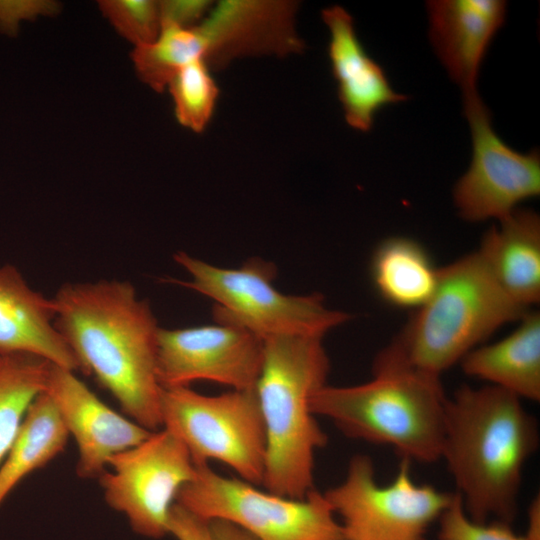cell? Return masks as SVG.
<instances>
[{"mask_svg":"<svg viewBox=\"0 0 540 540\" xmlns=\"http://www.w3.org/2000/svg\"><path fill=\"white\" fill-rule=\"evenodd\" d=\"M463 104L472 157L454 186V204L466 221H499L519 203L540 195V155L538 150L517 152L498 136L478 91L464 94Z\"/></svg>","mask_w":540,"mask_h":540,"instance_id":"cell-11","label":"cell"},{"mask_svg":"<svg viewBox=\"0 0 540 540\" xmlns=\"http://www.w3.org/2000/svg\"><path fill=\"white\" fill-rule=\"evenodd\" d=\"M215 540H257L241 528L223 520L209 522Z\"/></svg>","mask_w":540,"mask_h":540,"instance_id":"cell-30","label":"cell"},{"mask_svg":"<svg viewBox=\"0 0 540 540\" xmlns=\"http://www.w3.org/2000/svg\"><path fill=\"white\" fill-rule=\"evenodd\" d=\"M263 360L255 386L266 434L261 486L292 499L315 489V454L328 436L311 409L324 385L330 360L321 337L284 335L263 340Z\"/></svg>","mask_w":540,"mask_h":540,"instance_id":"cell-4","label":"cell"},{"mask_svg":"<svg viewBox=\"0 0 540 540\" xmlns=\"http://www.w3.org/2000/svg\"><path fill=\"white\" fill-rule=\"evenodd\" d=\"M196 473L189 451L165 428L108 462L98 478L108 506L122 513L138 535H168L170 510L179 490Z\"/></svg>","mask_w":540,"mask_h":540,"instance_id":"cell-10","label":"cell"},{"mask_svg":"<svg viewBox=\"0 0 540 540\" xmlns=\"http://www.w3.org/2000/svg\"><path fill=\"white\" fill-rule=\"evenodd\" d=\"M293 0H221L192 27L199 57L213 71L244 57H287L305 43L297 32Z\"/></svg>","mask_w":540,"mask_h":540,"instance_id":"cell-13","label":"cell"},{"mask_svg":"<svg viewBox=\"0 0 540 540\" xmlns=\"http://www.w3.org/2000/svg\"><path fill=\"white\" fill-rule=\"evenodd\" d=\"M51 365L30 354L0 357V465L17 436L28 407L45 390Z\"/></svg>","mask_w":540,"mask_h":540,"instance_id":"cell-22","label":"cell"},{"mask_svg":"<svg viewBox=\"0 0 540 540\" xmlns=\"http://www.w3.org/2000/svg\"><path fill=\"white\" fill-rule=\"evenodd\" d=\"M131 56L140 80L159 93L180 68L200 59L192 28L173 25H162L156 41L135 47Z\"/></svg>","mask_w":540,"mask_h":540,"instance_id":"cell-23","label":"cell"},{"mask_svg":"<svg viewBox=\"0 0 540 540\" xmlns=\"http://www.w3.org/2000/svg\"><path fill=\"white\" fill-rule=\"evenodd\" d=\"M438 521V540H528L525 535L516 534L510 524L470 519L457 492Z\"/></svg>","mask_w":540,"mask_h":540,"instance_id":"cell-26","label":"cell"},{"mask_svg":"<svg viewBox=\"0 0 540 540\" xmlns=\"http://www.w3.org/2000/svg\"><path fill=\"white\" fill-rule=\"evenodd\" d=\"M175 502L208 522L227 521L257 540H345L332 507L316 489L304 499L287 498L222 476L209 464L196 465L194 478Z\"/></svg>","mask_w":540,"mask_h":540,"instance_id":"cell-8","label":"cell"},{"mask_svg":"<svg viewBox=\"0 0 540 540\" xmlns=\"http://www.w3.org/2000/svg\"><path fill=\"white\" fill-rule=\"evenodd\" d=\"M69 433L54 402L41 392L28 407L17 436L0 465V506L30 473L61 454Z\"/></svg>","mask_w":540,"mask_h":540,"instance_id":"cell-21","label":"cell"},{"mask_svg":"<svg viewBox=\"0 0 540 540\" xmlns=\"http://www.w3.org/2000/svg\"><path fill=\"white\" fill-rule=\"evenodd\" d=\"M263 340L240 327L217 323L157 335L156 375L162 388L197 380L231 390L255 389L263 360Z\"/></svg>","mask_w":540,"mask_h":540,"instance_id":"cell-12","label":"cell"},{"mask_svg":"<svg viewBox=\"0 0 540 540\" xmlns=\"http://www.w3.org/2000/svg\"><path fill=\"white\" fill-rule=\"evenodd\" d=\"M323 494L340 518L345 540H428V528L455 496L415 483L405 458L393 481L382 486L365 454L352 456L344 480Z\"/></svg>","mask_w":540,"mask_h":540,"instance_id":"cell-9","label":"cell"},{"mask_svg":"<svg viewBox=\"0 0 540 540\" xmlns=\"http://www.w3.org/2000/svg\"><path fill=\"white\" fill-rule=\"evenodd\" d=\"M492 385L460 386L448 398L441 459L468 517L512 524L523 469L539 446L536 417Z\"/></svg>","mask_w":540,"mask_h":540,"instance_id":"cell-2","label":"cell"},{"mask_svg":"<svg viewBox=\"0 0 540 540\" xmlns=\"http://www.w3.org/2000/svg\"><path fill=\"white\" fill-rule=\"evenodd\" d=\"M528 540H540V496L537 494L527 510V531L524 534Z\"/></svg>","mask_w":540,"mask_h":540,"instance_id":"cell-31","label":"cell"},{"mask_svg":"<svg viewBox=\"0 0 540 540\" xmlns=\"http://www.w3.org/2000/svg\"><path fill=\"white\" fill-rule=\"evenodd\" d=\"M329 30L328 57L344 117L350 127L368 132L384 106L407 100L392 89L383 68L360 42L351 14L339 5L322 10Z\"/></svg>","mask_w":540,"mask_h":540,"instance_id":"cell-15","label":"cell"},{"mask_svg":"<svg viewBox=\"0 0 540 540\" xmlns=\"http://www.w3.org/2000/svg\"><path fill=\"white\" fill-rule=\"evenodd\" d=\"M437 268L428 252L408 237H389L373 252L370 276L378 295L391 306L418 309L432 296Z\"/></svg>","mask_w":540,"mask_h":540,"instance_id":"cell-20","label":"cell"},{"mask_svg":"<svg viewBox=\"0 0 540 540\" xmlns=\"http://www.w3.org/2000/svg\"><path fill=\"white\" fill-rule=\"evenodd\" d=\"M470 377L487 381L518 398L540 400V314L529 311L503 339L481 345L460 361Z\"/></svg>","mask_w":540,"mask_h":540,"instance_id":"cell-19","label":"cell"},{"mask_svg":"<svg viewBox=\"0 0 540 540\" xmlns=\"http://www.w3.org/2000/svg\"><path fill=\"white\" fill-rule=\"evenodd\" d=\"M53 301L55 326L80 372L92 375L126 417L149 431L161 429L160 327L149 302L121 280L66 283Z\"/></svg>","mask_w":540,"mask_h":540,"instance_id":"cell-1","label":"cell"},{"mask_svg":"<svg viewBox=\"0 0 540 540\" xmlns=\"http://www.w3.org/2000/svg\"><path fill=\"white\" fill-rule=\"evenodd\" d=\"M177 121L196 133L210 123L220 90L212 70L201 59L180 68L168 84Z\"/></svg>","mask_w":540,"mask_h":540,"instance_id":"cell-24","label":"cell"},{"mask_svg":"<svg viewBox=\"0 0 540 540\" xmlns=\"http://www.w3.org/2000/svg\"><path fill=\"white\" fill-rule=\"evenodd\" d=\"M44 392L76 442V473L82 479H98L111 457L140 444L153 432L106 405L74 371L52 364Z\"/></svg>","mask_w":540,"mask_h":540,"instance_id":"cell-14","label":"cell"},{"mask_svg":"<svg viewBox=\"0 0 540 540\" xmlns=\"http://www.w3.org/2000/svg\"><path fill=\"white\" fill-rule=\"evenodd\" d=\"M191 276L190 281L170 280L194 290L215 304L217 323L240 327L262 340L298 335L323 338L351 316L325 306L319 293L286 295L273 286L276 266L251 258L239 268H221L180 251L173 255Z\"/></svg>","mask_w":540,"mask_h":540,"instance_id":"cell-6","label":"cell"},{"mask_svg":"<svg viewBox=\"0 0 540 540\" xmlns=\"http://www.w3.org/2000/svg\"><path fill=\"white\" fill-rule=\"evenodd\" d=\"M426 7L429 38L440 62L463 95L477 91L483 58L505 22L506 2L432 0Z\"/></svg>","mask_w":540,"mask_h":540,"instance_id":"cell-16","label":"cell"},{"mask_svg":"<svg viewBox=\"0 0 540 540\" xmlns=\"http://www.w3.org/2000/svg\"><path fill=\"white\" fill-rule=\"evenodd\" d=\"M162 428L185 445L195 465L219 461L261 486L266 434L255 389L209 396L188 386L162 388Z\"/></svg>","mask_w":540,"mask_h":540,"instance_id":"cell-7","label":"cell"},{"mask_svg":"<svg viewBox=\"0 0 540 540\" xmlns=\"http://www.w3.org/2000/svg\"><path fill=\"white\" fill-rule=\"evenodd\" d=\"M490 273L516 303L529 309L540 300V218L515 209L483 236L478 249Z\"/></svg>","mask_w":540,"mask_h":540,"instance_id":"cell-18","label":"cell"},{"mask_svg":"<svg viewBox=\"0 0 540 540\" xmlns=\"http://www.w3.org/2000/svg\"><path fill=\"white\" fill-rule=\"evenodd\" d=\"M372 371L359 385H324L311 399L313 413L349 438L391 446L401 458L441 459L448 397L440 377L402 368Z\"/></svg>","mask_w":540,"mask_h":540,"instance_id":"cell-5","label":"cell"},{"mask_svg":"<svg viewBox=\"0 0 540 540\" xmlns=\"http://www.w3.org/2000/svg\"><path fill=\"white\" fill-rule=\"evenodd\" d=\"M213 5L209 0L159 1L161 26L195 27L206 17Z\"/></svg>","mask_w":540,"mask_h":540,"instance_id":"cell-28","label":"cell"},{"mask_svg":"<svg viewBox=\"0 0 540 540\" xmlns=\"http://www.w3.org/2000/svg\"><path fill=\"white\" fill-rule=\"evenodd\" d=\"M168 533L176 540H215L208 521L176 502L170 510Z\"/></svg>","mask_w":540,"mask_h":540,"instance_id":"cell-29","label":"cell"},{"mask_svg":"<svg viewBox=\"0 0 540 540\" xmlns=\"http://www.w3.org/2000/svg\"><path fill=\"white\" fill-rule=\"evenodd\" d=\"M102 14L129 42L144 46L156 41L161 31L159 1L101 0Z\"/></svg>","mask_w":540,"mask_h":540,"instance_id":"cell-25","label":"cell"},{"mask_svg":"<svg viewBox=\"0 0 540 540\" xmlns=\"http://www.w3.org/2000/svg\"><path fill=\"white\" fill-rule=\"evenodd\" d=\"M530 310L498 285L478 250L439 268L432 296L376 355L372 368L441 374Z\"/></svg>","mask_w":540,"mask_h":540,"instance_id":"cell-3","label":"cell"},{"mask_svg":"<svg viewBox=\"0 0 540 540\" xmlns=\"http://www.w3.org/2000/svg\"><path fill=\"white\" fill-rule=\"evenodd\" d=\"M58 10V3L53 1L0 0V31L14 36L21 21L32 20L39 15H52Z\"/></svg>","mask_w":540,"mask_h":540,"instance_id":"cell-27","label":"cell"},{"mask_svg":"<svg viewBox=\"0 0 540 540\" xmlns=\"http://www.w3.org/2000/svg\"><path fill=\"white\" fill-rule=\"evenodd\" d=\"M54 320L53 298L32 289L15 266H1L0 357L30 354L62 368L80 371Z\"/></svg>","mask_w":540,"mask_h":540,"instance_id":"cell-17","label":"cell"}]
</instances>
